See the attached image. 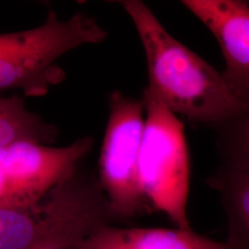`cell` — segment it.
Here are the masks:
<instances>
[{
    "label": "cell",
    "instance_id": "1",
    "mask_svg": "<svg viewBox=\"0 0 249 249\" xmlns=\"http://www.w3.org/2000/svg\"><path fill=\"white\" fill-rule=\"evenodd\" d=\"M118 4L132 19L142 45L148 85L176 115L212 128L249 109L232 92L223 72L181 44L143 1L123 0Z\"/></svg>",
    "mask_w": 249,
    "mask_h": 249
},
{
    "label": "cell",
    "instance_id": "2",
    "mask_svg": "<svg viewBox=\"0 0 249 249\" xmlns=\"http://www.w3.org/2000/svg\"><path fill=\"white\" fill-rule=\"evenodd\" d=\"M117 223L98 175L81 163L35 204L0 209V249H71Z\"/></svg>",
    "mask_w": 249,
    "mask_h": 249
},
{
    "label": "cell",
    "instance_id": "3",
    "mask_svg": "<svg viewBox=\"0 0 249 249\" xmlns=\"http://www.w3.org/2000/svg\"><path fill=\"white\" fill-rule=\"evenodd\" d=\"M142 98L145 124L139 158L141 190L153 211L165 214L178 229L190 230V162L184 124L149 85Z\"/></svg>",
    "mask_w": 249,
    "mask_h": 249
},
{
    "label": "cell",
    "instance_id": "4",
    "mask_svg": "<svg viewBox=\"0 0 249 249\" xmlns=\"http://www.w3.org/2000/svg\"><path fill=\"white\" fill-rule=\"evenodd\" d=\"M107 32L92 17L79 12L62 20L50 10L34 28L24 45L0 58V91L19 89L25 96H41L65 79L56 61L81 45L103 43Z\"/></svg>",
    "mask_w": 249,
    "mask_h": 249
},
{
    "label": "cell",
    "instance_id": "5",
    "mask_svg": "<svg viewBox=\"0 0 249 249\" xmlns=\"http://www.w3.org/2000/svg\"><path fill=\"white\" fill-rule=\"evenodd\" d=\"M145 124L142 98L120 90L109 96V116L99 159L98 178L121 223L153 210L139 183V158Z\"/></svg>",
    "mask_w": 249,
    "mask_h": 249
},
{
    "label": "cell",
    "instance_id": "6",
    "mask_svg": "<svg viewBox=\"0 0 249 249\" xmlns=\"http://www.w3.org/2000/svg\"><path fill=\"white\" fill-rule=\"evenodd\" d=\"M92 137L65 147L18 142L0 147V209L35 204L71 177L92 151Z\"/></svg>",
    "mask_w": 249,
    "mask_h": 249
},
{
    "label": "cell",
    "instance_id": "7",
    "mask_svg": "<svg viewBox=\"0 0 249 249\" xmlns=\"http://www.w3.org/2000/svg\"><path fill=\"white\" fill-rule=\"evenodd\" d=\"M217 39L226 68L223 77L232 92L249 107V3L241 0L181 2Z\"/></svg>",
    "mask_w": 249,
    "mask_h": 249
},
{
    "label": "cell",
    "instance_id": "8",
    "mask_svg": "<svg viewBox=\"0 0 249 249\" xmlns=\"http://www.w3.org/2000/svg\"><path fill=\"white\" fill-rule=\"evenodd\" d=\"M71 249H231L192 229L128 228L108 225Z\"/></svg>",
    "mask_w": 249,
    "mask_h": 249
},
{
    "label": "cell",
    "instance_id": "9",
    "mask_svg": "<svg viewBox=\"0 0 249 249\" xmlns=\"http://www.w3.org/2000/svg\"><path fill=\"white\" fill-rule=\"evenodd\" d=\"M205 183L220 196L227 219L226 243L231 249H249V174L220 165Z\"/></svg>",
    "mask_w": 249,
    "mask_h": 249
},
{
    "label": "cell",
    "instance_id": "10",
    "mask_svg": "<svg viewBox=\"0 0 249 249\" xmlns=\"http://www.w3.org/2000/svg\"><path fill=\"white\" fill-rule=\"evenodd\" d=\"M221 165L249 174V109L213 126Z\"/></svg>",
    "mask_w": 249,
    "mask_h": 249
},
{
    "label": "cell",
    "instance_id": "11",
    "mask_svg": "<svg viewBox=\"0 0 249 249\" xmlns=\"http://www.w3.org/2000/svg\"><path fill=\"white\" fill-rule=\"evenodd\" d=\"M44 132L41 117L29 111L17 95L0 97V147L18 142H36Z\"/></svg>",
    "mask_w": 249,
    "mask_h": 249
}]
</instances>
